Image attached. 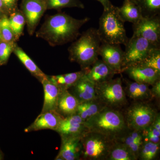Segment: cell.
<instances>
[{"mask_svg":"<svg viewBox=\"0 0 160 160\" xmlns=\"http://www.w3.org/2000/svg\"><path fill=\"white\" fill-rule=\"evenodd\" d=\"M132 24L133 34L142 37L153 46L160 47V15L142 17Z\"/></svg>","mask_w":160,"mask_h":160,"instance_id":"9","label":"cell"},{"mask_svg":"<svg viewBox=\"0 0 160 160\" xmlns=\"http://www.w3.org/2000/svg\"><path fill=\"white\" fill-rule=\"evenodd\" d=\"M68 90L79 103L97 99L95 85L85 75Z\"/></svg>","mask_w":160,"mask_h":160,"instance_id":"16","label":"cell"},{"mask_svg":"<svg viewBox=\"0 0 160 160\" xmlns=\"http://www.w3.org/2000/svg\"><path fill=\"white\" fill-rule=\"evenodd\" d=\"M59 152L55 160H77L81 159L82 136H62Z\"/></svg>","mask_w":160,"mask_h":160,"instance_id":"11","label":"cell"},{"mask_svg":"<svg viewBox=\"0 0 160 160\" xmlns=\"http://www.w3.org/2000/svg\"><path fill=\"white\" fill-rule=\"evenodd\" d=\"M9 19L15 39H18L22 33L24 29L25 24V18L20 12H14L11 14Z\"/></svg>","mask_w":160,"mask_h":160,"instance_id":"30","label":"cell"},{"mask_svg":"<svg viewBox=\"0 0 160 160\" xmlns=\"http://www.w3.org/2000/svg\"><path fill=\"white\" fill-rule=\"evenodd\" d=\"M116 74L102 60L98 59L86 70L85 75L95 85L104 82L113 78Z\"/></svg>","mask_w":160,"mask_h":160,"instance_id":"18","label":"cell"},{"mask_svg":"<svg viewBox=\"0 0 160 160\" xmlns=\"http://www.w3.org/2000/svg\"><path fill=\"white\" fill-rule=\"evenodd\" d=\"M86 123L89 131L101 133L114 141L128 129L123 112L106 106Z\"/></svg>","mask_w":160,"mask_h":160,"instance_id":"3","label":"cell"},{"mask_svg":"<svg viewBox=\"0 0 160 160\" xmlns=\"http://www.w3.org/2000/svg\"><path fill=\"white\" fill-rule=\"evenodd\" d=\"M0 31L3 41L8 42H13L15 39L14 34L9 24V19L6 16L0 19Z\"/></svg>","mask_w":160,"mask_h":160,"instance_id":"31","label":"cell"},{"mask_svg":"<svg viewBox=\"0 0 160 160\" xmlns=\"http://www.w3.org/2000/svg\"><path fill=\"white\" fill-rule=\"evenodd\" d=\"M4 6H3L2 3V1L0 0V9L1 10H2L3 8H4Z\"/></svg>","mask_w":160,"mask_h":160,"instance_id":"38","label":"cell"},{"mask_svg":"<svg viewBox=\"0 0 160 160\" xmlns=\"http://www.w3.org/2000/svg\"><path fill=\"white\" fill-rule=\"evenodd\" d=\"M97 99L106 107L120 110L127 105L122 78L95 85Z\"/></svg>","mask_w":160,"mask_h":160,"instance_id":"7","label":"cell"},{"mask_svg":"<svg viewBox=\"0 0 160 160\" xmlns=\"http://www.w3.org/2000/svg\"><path fill=\"white\" fill-rule=\"evenodd\" d=\"M1 11H2V10H1V9H0V14H1Z\"/></svg>","mask_w":160,"mask_h":160,"instance_id":"41","label":"cell"},{"mask_svg":"<svg viewBox=\"0 0 160 160\" xmlns=\"http://www.w3.org/2000/svg\"><path fill=\"white\" fill-rule=\"evenodd\" d=\"M2 40V35H1V31H0V41Z\"/></svg>","mask_w":160,"mask_h":160,"instance_id":"39","label":"cell"},{"mask_svg":"<svg viewBox=\"0 0 160 160\" xmlns=\"http://www.w3.org/2000/svg\"><path fill=\"white\" fill-rule=\"evenodd\" d=\"M119 13L124 22L132 24L137 22L143 17L139 7L134 1L124 0L122 6L118 7Z\"/></svg>","mask_w":160,"mask_h":160,"instance_id":"21","label":"cell"},{"mask_svg":"<svg viewBox=\"0 0 160 160\" xmlns=\"http://www.w3.org/2000/svg\"><path fill=\"white\" fill-rule=\"evenodd\" d=\"M152 125L156 129L160 131V114L159 112L158 113Z\"/></svg>","mask_w":160,"mask_h":160,"instance_id":"36","label":"cell"},{"mask_svg":"<svg viewBox=\"0 0 160 160\" xmlns=\"http://www.w3.org/2000/svg\"><path fill=\"white\" fill-rule=\"evenodd\" d=\"M143 141H149L155 143H160V131L150 125L142 131Z\"/></svg>","mask_w":160,"mask_h":160,"instance_id":"32","label":"cell"},{"mask_svg":"<svg viewBox=\"0 0 160 160\" xmlns=\"http://www.w3.org/2000/svg\"><path fill=\"white\" fill-rule=\"evenodd\" d=\"M124 51L120 45L102 42L99 49V56L116 74L122 73Z\"/></svg>","mask_w":160,"mask_h":160,"instance_id":"10","label":"cell"},{"mask_svg":"<svg viewBox=\"0 0 160 160\" xmlns=\"http://www.w3.org/2000/svg\"><path fill=\"white\" fill-rule=\"evenodd\" d=\"M23 8L29 33H32L47 9L46 0H25Z\"/></svg>","mask_w":160,"mask_h":160,"instance_id":"13","label":"cell"},{"mask_svg":"<svg viewBox=\"0 0 160 160\" xmlns=\"http://www.w3.org/2000/svg\"><path fill=\"white\" fill-rule=\"evenodd\" d=\"M122 72H125L135 82L148 84L149 86H152L160 80V74L157 72L138 64L126 67L123 69Z\"/></svg>","mask_w":160,"mask_h":160,"instance_id":"14","label":"cell"},{"mask_svg":"<svg viewBox=\"0 0 160 160\" xmlns=\"http://www.w3.org/2000/svg\"><path fill=\"white\" fill-rule=\"evenodd\" d=\"M90 20L88 17L78 19L66 13H58L46 19L38 32L37 37L52 46L66 44L76 39L81 27Z\"/></svg>","mask_w":160,"mask_h":160,"instance_id":"1","label":"cell"},{"mask_svg":"<svg viewBox=\"0 0 160 160\" xmlns=\"http://www.w3.org/2000/svg\"><path fill=\"white\" fill-rule=\"evenodd\" d=\"M13 51L15 54L25 66L26 69L34 76L37 78L38 79L41 81L46 76V75L40 69L37 65L31 59V58L23 51L22 49L19 47L15 46Z\"/></svg>","mask_w":160,"mask_h":160,"instance_id":"25","label":"cell"},{"mask_svg":"<svg viewBox=\"0 0 160 160\" xmlns=\"http://www.w3.org/2000/svg\"><path fill=\"white\" fill-rule=\"evenodd\" d=\"M105 107L106 106L97 99L80 103L78 106L76 114L79 115L86 122L97 114Z\"/></svg>","mask_w":160,"mask_h":160,"instance_id":"23","label":"cell"},{"mask_svg":"<svg viewBox=\"0 0 160 160\" xmlns=\"http://www.w3.org/2000/svg\"><path fill=\"white\" fill-rule=\"evenodd\" d=\"M124 51L122 73L123 69L128 66L139 64L143 61L152 49L156 47L146 39L136 35L132 34L129 39Z\"/></svg>","mask_w":160,"mask_h":160,"instance_id":"8","label":"cell"},{"mask_svg":"<svg viewBox=\"0 0 160 160\" xmlns=\"http://www.w3.org/2000/svg\"><path fill=\"white\" fill-rule=\"evenodd\" d=\"M61 136H82L89 131L86 122L79 115L75 114L64 118L57 129Z\"/></svg>","mask_w":160,"mask_h":160,"instance_id":"12","label":"cell"},{"mask_svg":"<svg viewBox=\"0 0 160 160\" xmlns=\"http://www.w3.org/2000/svg\"><path fill=\"white\" fill-rule=\"evenodd\" d=\"M15 46L13 42H0V62L4 63L8 60Z\"/></svg>","mask_w":160,"mask_h":160,"instance_id":"33","label":"cell"},{"mask_svg":"<svg viewBox=\"0 0 160 160\" xmlns=\"http://www.w3.org/2000/svg\"><path fill=\"white\" fill-rule=\"evenodd\" d=\"M150 89V92L152 98H156L157 100L160 99V80H158L153 85Z\"/></svg>","mask_w":160,"mask_h":160,"instance_id":"34","label":"cell"},{"mask_svg":"<svg viewBox=\"0 0 160 160\" xmlns=\"http://www.w3.org/2000/svg\"><path fill=\"white\" fill-rule=\"evenodd\" d=\"M44 89V103L42 112L56 110L61 89L46 76L41 81Z\"/></svg>","mask_w":160,"mask_h":160,"instance_id":"17","label":"cell"},{"mask_svg":"<svg viewBox=\"0 0 160 160\" xmlns=\"http://www.w3.org/2000/svg\"><path fill=\"white\" fill-rule=\"evenodd\" d=\"M102 41L97 29L90 28L69 47V59L80 65L81 69H87L98 59Z\"/></svg>","mask_w":160,"mask_h":160,"instance_id":"2","label":"cell"},{"mask_svg":"<svg viewBox=\"0 0 160 160\" xmlns=\"http://www.w3.org/2000/svg\"><path fill=\"white\" fill-rule=\"evenodd\" d=\"M148 101H136L123 114L128 129L142 131L152 125L158 113Z\"/></svg>","mask_w":160,"mask_h":160,"instance_id":"6","label":"cell"},{"mask_svg":"<svg viewBox=\"0 0 160 160\" xmlns=\"http://www.w3.org/2000/svg\"><path fill=\"white\" fill-rule=\"evenodd\" d=\"M2 159V157H1V155L0 154V160Z\"/></svg>","mask_w":160,"mask_h":160,"instance_id":"40","label":"cell"},{"mask_svg":"<svg viewBox=\"0 0 160 160\" xmlns=\"http://www.w3.org/2000/svg\"><path fill=\"white\" fill-rule=\"evenodd\" d=\"M125 80L124 91L129 98L136 101H149L152 99L149 85L144 83Z\"/></svg>","mask_w":160,"mask_h":160,"instance_id":"20","label":"cell"},{"mask_svg":"<svg viewBox=\"0 0 160 160\" xmlns=\"http://www.w3.org/2000/svg\"><path fill=\"white\" fill-rule=\"evenodd\" d=\"M160 149V143H153L149 141H143L139 151L138 159H156L159 153Z\"/></svg>","mask_w":160,"mask_h":160,"instance_id":"26","label":"cell"},{"mask_svg":"<svg viewBox=\"0 0 160 160\" xmlns=\"http://www.w3.org/2000/svg\"><path fill=\"white\" fill-rule=\"evenodd\" d=\"M47 9H60L77 7L84 9V4L80 0H46Z\"/></svg>","mask_w":160,"mask_h":160,"instance_id":"29","label":"cell"},{"mask_svg":"<svg viewBox=\"0 0 160 160\" xmlns=\"http://www.w3.org/2000/svg\"><path fill=\"white\" fill-rule=\"evenodd\" d=\"M132 1H134V2H135V0H132Z\"/></svg>","mask_w":160,"mask_h":160,"instance_id":"42","label":"cell"},{"mask_svg":"<svg viewBox=\"0 0 160 160\" xmlns=\"http://www.w3.org/2000/svg\"><path fill=\"white\" fill-rule=\"evenodd\" d=\"M96 1L99 2L102 5L104 10H106L108 9L112 4L109 0H96Z\"/></svg>","mask_w":160,"mask_h":160,"instance_id":"37","label":"cell"},{"mask_svg":"<svg viewBox=\"0 0 160 160\" xmlns=\"http://www.w3.org/2000/svg\"><path fill=\"white\" fill-rule=\"evenodd\" d=\"M137 158L124 143L115 141L107 160H137Z\"/></svg>","mask_w":160,"mask_h":160,"instance_id":"24","label":"cell"},{"mask_svg":"<svg viewBox=\"0 0 160 160\" xmlns=\"http://www.w3.org/2000/svg\"><path fill=\"white\" fill-rule=\"evenodd\" d=\"M139 7L143 17L160 15V0H135Z\"/></svg>","mask_w":160,"mask_h":160,"instance_id":"27","label":"cell"},{"mask_svg":"<svg viewBox=\"0 0 160 160\" xmlns=\"http://www.w3.org/2000/svg\"><path fill=\"white\" fill-rule=\"evenodd\" d=\"M82 152L80 160H107L114 140L106 136L88 131L82 136Z\"/></svg>","mask_w":160,"mask_h":160,"instance_id":"5","label":"cell"},{"mask_svg":"<svg viewBox=\"0 0 160 160\" xmlns=\"http://www.w3.org/2000/svg\"><path fill=\"white\" fill-rule=\"evenodd\" d=\"M87 69H82L81 71L67 74L52 76L49 78L60 89L68 90L86 74Z\"/></svg>","mask_w":160,"mask_h":160,"instance_id":"22","label":"cell"},{"mask_svg":"<svg viewBox=\"0 0 160 160\" xmlns=\"http://www.w3.org/2000/svg\"><path fill=\"white\" fill-rule=\"evenodd\" d=\"M138 65L151 68L160 74V47H155L152 49Z\"/></svg>","mask_w":160,"mask_h":160,"instance_id":"28","label":"cell"},{"mask_svg":"<svg viewBox=\"0 0 160 160\" xmlns=\"http://www.w3.org/2000/svg\"><path fill=\"white\" fill-rule=\"evenodd\" d=\"M124 23L119 13L118 7L112 4L108 9L104 10L97 29L102 42L126 46L129 38Z\"/></svg>","mask_w":160,"mask_h":160,"instance_id":"4","label":"cell"},{"mask_svg":"<svg viewBox=\"0 0 160 160\" xmlns=\"http://www.w3.org/2000/svg\"><path fill=\"white\" fill-rule=\"evenodd\" d=\"M5 8L9 10L14 9L17 0H1Z\"/></svg>","mask_w":160,"mask_h":160,"instance_id":"35","label":"cell"},{"mask_svg":"<svg viewBox=\"0 0 160 160\" xmlns=\"http://www.w3.org/2000/svg\"><path fill=\"white\" fill-rule=\"evenodd\" d=\"M64 118L56 110L41 112L32 124L25 129L26 132L49 129L56 130Z\"/></svg>","mask_w":160,"mask_h":160,"instance_id":"15","label":"cell"},{"mask_svg":"<svg viewBox=\"0 0 160 160\" xmlns=\"http://www.w3.org/2000/svg\"><path fill=\"white\" fill-rule=\"evenodd\" d=\"M79 102L67 89H61L58 100L56 111L65 118L76 114Z\"/></svg>","mask_w":160,"mask_h":160,"instance_id":"19","label":"cell"}]
</instances>
